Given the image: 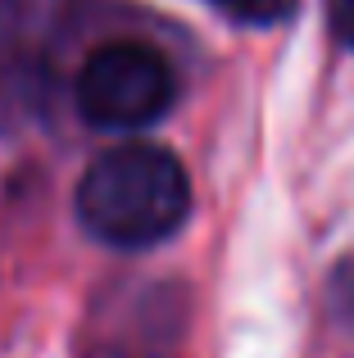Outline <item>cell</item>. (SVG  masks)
Here are the masks:
<instances>
[{
  "instance_id": "6da1fadb",
  "label": "cell",
  "mask_w": 354,
  "mask_h": 358,
  "mask_svg": "<svg viewBox=\"0 0 354 358\" xmlns=\"http://www.w3.org/2000/svg\"><path fill=\"white\" fill-rule=\"evenodd\" d=\"M191 213V182L173 150L127 141L91 159L78 182V222L114 250L169 241Z\"/></svg>"
},
{
  "instance_id": "7a4b0ae2",
  "label": "cell",
  "mask_w": 354,
  "mask_h": 358,
  "mask_svg": "<svg viewBox=\"0 0 354 358\" xmlns=\"http://www.w3.org/2000/svg\"><path fill=\"white\" fill-rule=\"evenodd\" d=\"M177 100L173 64L146 41H109L78 73V109L91 127L141 131Z\"/></svg>"
},
{
  "instance_id": "3957f363",
  "label": "cell",
  "mask_w": 354,
  "mask_h": 358,
  "mask_svg": "<svg viewBox=\"0 0 354 358\" xmlns=\"http://www.w3.org/2000/svg\"><path fill=\"white\" fill-rule=\"evenodd\" d=\"M209 5L250 27H268V23H282V18L295 14V0H209Z\"/></svg>"
},
{
  "instance_id": "277c9868",
  "label": "cell",
  "mask_w": 354,
  "mask_h": 358,
  "mask_svg": "<svg viewBox=\"0 0 354 358\" xmlns=\"http://www.w3.org/2000/svg\"><path fill=\"white\" fill-rule=\"evenodd\" d=\"M327 23L337 32V41L354 50V0H327Z\"/></svg>"
}]
</instances>
